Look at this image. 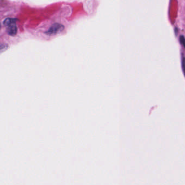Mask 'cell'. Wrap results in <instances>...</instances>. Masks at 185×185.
I'll return each mask as SVG.
<instances>
[{"label": "cell", "instance_id": "3", "mask_svg": "<svg viewBox=\"0 0 185 185\" xmlns=\"http://www.w3.org/2000/svg\"><path fill=\"white\" fill-rule=\"evenodd\" d=\"M8 48V45L5 44H0V54L4 52H5Z\"/></svg>", "mask_w": 185, "mask_h": 185}, {"label": "cell", "instance_id": "1", "mask_svg": "<svg viewBox=\"0 0 185 185\" xmlns=\"http://www.w3.org/2000/svg\"><path fill=\"white\" fill-rule=\"evenodd\" d=\"M15 19L8 18L3 21L4 25L6 27L8 33L10 36H15L17 33V27Z\"/></svg>", "mask_w": 185, "mask_h": 185}, {"label": "cell", "instance_id": "5", "mask_svg": "<svg viewBox=\"0 0 185 185\" xmlns=\"http://www.w3.org/2000/svg\"><path fill=\"white\" fill-rule=\"evenodd\" d=\"M182 68L185 76V57L182 58Z\"/></svg>", "mask_w": 185, "mask_h": 185}, {"label": "cell", "instance_id": "2", "mask_svg": "<svg viewBox=\"0 0 185 185\" xmlns=\"http://www.w3.org/2000/svg\"><path fill=\"white\" fill-rule=\"evenodd\" d=\"M63 29H64V27L62 25L58 23H55L50 27V28L46 32V34L49 36L55 35L63 31Z\"/></svg>", "mask_w": 185, "mask_h": 185}, {"label": "cell", "instance_id": "4", "mask_svg": "<svg viewBox=\"0 0 185 185\" xmlns=\"http://www.w3.org/2000/svg\"><path fill=\"white\" fill-rule=\"evenodd\" d=\"M179 40H180V42L181 43L182 45L184 46V47L185 49V36H180V38H179Z\"/></svg>", "mask_w": 185, "mask_h": 185}, {"label": "cell", "instance_id": "6", "mask_svg": "<svg viewBox=\"0 0 185 185\" xmlns=\"http://www.w3.org/2000/svg\"><path fill=\"white\" fill-rule=\"evenodd\" d=\"M1 24H0V29H1Z\"/></svg>", "mask_w": 185, "mask_h": 185}]
</instances>
